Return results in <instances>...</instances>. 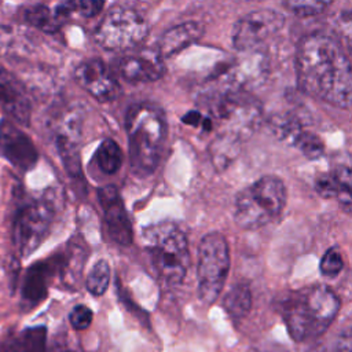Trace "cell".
Here are the masks:
<instances>
[{"label": "cell", "mask_w": 352, "mask_h": 352, "mask_svg": "<svg viewBox=\"0 0 352 352\" xmlns=\"http://www.w3.org/2000/svg\"><path fill=\"white\" fill-rule=\"evenodd\" d=\"M55 270H56L55 257H51L45 261L34 263L25 275L22 297L32 304H37L43 298H45L48 279Z\"/></svg>", "instance_id": "obj_18"}, {"label": "cell", "mask_w": 352, "mask_h": 352, "mask_svg": "<svg viewBox=\"0 0 352 352\" xmlns=\"http://www.w3.org/2000/svg\"><path fill=\"white\" fill-rule=\"evenodd\" d=\"M25 18L30 25L45 33H55L60 28V22L54 16L50 8L43 4L28 7L25 11Z\"/></svg>", "instance_id": "obj_24"}, {"label": "cell", "mask_w": 352, "mask_h": 352, "mask_svg": "<svg viewBox=\"0 0 352 352\" xmlns=\"http://www.w3.org/2000/svg\"><path fill=\"white\" fill-rule=\"evenodd\" d=\"M98 197L103 208L110 238L117 243L129 245L132 242V226L117 188L114 186H104L98 191Z\"/></svg>", "instance_id": "obj_14"}, {"label": "cell", "mask_w": 352, "mask_h": 352, "mask_svg": "<svg viewBox=\"0 0 352 352\" xmlns=\"http://www.w3.org/2000/svg\"><path fill=\"white\" fill-rule=\"evenodd\" d=\"M45 327H33L25 330L15 341L11 352H44Z\"/></svg>", "instance_id": "obj_25"}, {"label": "cell", "mask_w": 352, "mask_h": 352, "mask_svg": "<svg viewBox=\"0 0 352 352\" xmlns=\"http://www.w3.org/2000/svg\"><path fill=\"white\" fill-rule=\"evenodd\" d=\"M283 14L275 10H254L236 21L232 29V44L239 51H248L265 41L282 29Z\"/></svg>", "instance_id": "obj_10"}, {"label": "cell", "mask_w": 352, "mask_h": 352, "mask_svg": "<svg viewBox=\"0 0 352 352\" xmlns=\"http://www.w3.org/2000/svg\"><path fill=\"white\" fill-rule=\"evenodd\" d=\"M87 256L88 253L85 245L82 243V241L77 239L69 241L66 250L62 254L55 256L56 270H59V274L65 283L73 285L76 283V280H78Z\"/></svg>", "instance_id": "obj_19"}, {"label": "cell", "mask_w": 352, "mask_h": 352, "mask_svg": "<svg viewBox=\"0 0 352 352\" xmlns=\"http://www.w3.org/2000/svg\"><path fill=\"white\" fill-rule=\"evenodd\" d=\"M344 267V260L337 249H329L320 261V272L324 276H336L341 272Z\"/></svg>", "instance_id": "obj_30"}, {"label": "cell", "mask_w": 352, "mask_h": 352, "mask_svg": "<svg viewBox=\"0 0 352 352\" xmlns=\"http://www.w3.org/2000/svg\"><path fill=\"white\" fill-rule=\"evenodd\" d=\"M296 147L309 160H316L322 157L324 151V146L322 140L315 133H311L308 131L301 136Z\"/></svg>", "instance_id": "obj_29"}, {"label": "cell", "mask_w": 352, "mask_h": 352, "mask_svg": "<svg viewBox=\"0 0 352 352\" xmlns=\"http://www.w3.org/2000/svg\"><path fill=\"white\" fill-rule=\"evenodd\" d=\"M96 160L102 172L107 175L116 173L122 162V154L116 140L104 139L96 151Z\"/></svg>", "instance_id": "obj_23"}, {"label": "cell", "mask_w": 352, "mask_h": 352, "mask_svg": "<svg viewBox=\"0 0 352 352\" xmlns=\"http://www.w3.org/2000/svg\"><path fill=\"white\" fill-rule=\"evenodd\" d=\"M202 116L199 114V111L197 110H192L190 113H187L184 117H183V122L186 124H190V125H198V124H202Z\"/></svg>", "instance_id": "obj_35"}, {"label": "cell", "mask_w": 352, "mask_h": 352, "mask_svg": "<svg viewBox=\"0 0 352 352\" xmlns=\"http://www.w3.org/2000/svg\"><path fill=\"white\" fill-rule=\"evenodd\" d=\"M148 32L146 18L133 7L113 6L99 22L95 38L106 50L126 51L144 40Z\"/></svg>", "instance_id": "obj_8"}, {"label": "cell", "mask_w": 352, "mask_h": 352, "mask_svg": "<svg viewBox=\"0 0 352 352\" xmlns=\"http://www.w3.org/2000/svg\"><path fill=\"white\" fill-rule=\"evenodd\" d=\"M283 6L298 16H312L320 14L326 7L330 6V1H285Z\"/></svg>", "instance_id": "obj_28"}, {"label": "cell", "mask_w": 352, "mask_h": 352, "mask_svg": "<svg viewBox=\"0 0 352 352\" xmlns=\"http://www.w3.org/2000/svg\"><path fill=\"white\" fill-rule=\"evenodd\" d=\"M0 153L21 170L32 169L38 160L32 139L7 118L0 121Z\"/></svg>", "instance_id": "obj_13"}, {"label": "cell", "mask_w": 352, "mask_h": 352, "mask_svg": "<svg viewBox=\"0 0 352 352\" xmlns=\"http://www.w3.org/2000/svg\"><path fill=\"white\" fill-rule=\"evenodd\" d=\"M204 33V26L195 21L183 22L168 29L158 41V55L169 58L197 41Z\"/></svg>", "instance_id": "obj_17"}, {"label": "cell", "mask_w": 352, "mask_h": 352, "mask_svg": "<svg viewBox=\"0 0 352 352\" xmlns=\"http://www.w3.org/2000/svg\"><path fill=\"white\" fill-rule=\"evenodd\" d=\"M81 111L78 109H67L55 124V144L65 165V169L73 177L81 176L78 146L81 140Z\"/></svg>", "instance_id": "obj_11"}, {"label": "cell", "mask_w": 352, "mask_h": 352, "mask_svg": "<svg viewBox=\"0 0 352 352\" xmlns=\"http://www.w3.org/2000/svg\"><path fill=\"white\" fill-rule=\"evenodd\" d=\"M202 102L209 116L221 126V133L239 140L250 136L260 124L261 106L243 89L221 88L208 94Z\"/></svg>", "instance_id": "obj_5"}, {"label": "cell", "mask_w": 352, "mask_h": 352, "mask_svg": "<svg viewBox=\"0 0 352 352\" xmlns=\"http://www.w3.org/2000/svg\"><path fill=\"white\" fill-rule=\"evenodd\" d=\"M0 104L18 124L29 125L32 104L23 84L0 65Z\"/></svg>", "instance_id": "obj_15"}, {"label": "cell", "mask_w": 352, "mask_h": 352, "mask_svg": "<svg viewBox=\"0 0 352 352\" xmlns=\"http://www.w3.org/2000/svg\"><path fill=\"white\" fill-rule=\"evenodd\" d=\"M165 72L164 60L155 51H139L120 60V73L129 82H151Z\"/></svg>", "instance_id": "obj_16"}, {"label": "cell", "mask_w": 352, "mask_h": 352, "mask_svg": "<svg viewBox=\"0 0 352 352\" xmlns=\"http://www.w3.org/2000/svg\"><path fill=\"white\" fill-rule=\"evenodd\" d=\"M296 76L304 94L341 109L351 107V62L334 36L311 33L298 41Z\"/></svg>", "instance_id": "obj_1"}, {"label": "cell", "mask_w": 352, "mask_h": 352, "mask_svg": "<svg viewBox=\"0 0 352 352\" xmlns=\"http://www.w3.org/2000/svg\"><path fill=\"white\" fill-rule=\"evenodd\" d=\"M76 11H78L82 16H94L102 11L104 3L96 1V0H82V1H74Z\"/></svg>", "instance_id": "obj_34"}, {"label": "cell", "mask_w": 352, "mask_h": 352, "mask_svg": "<svg viewBox=\"0 0 352 352\" xmlns=\"http://www.w3.org/2000/svg\"><path fill=\"white\" fill-rule=\"evenodd\" d=\"M338 309L336 293L324 285H316L289 294L283 302V318L290 336L301 341L308 336L322 334Z\"/></svg>", "instance_id": "obj_3"}, {"label": "cell", "mask_w": 352, "mask_h": 352, "mask_svg": "<svg viewBox=\"0 0 352 352\" xmlns=\"http://www.w3.org/2000/svg\"><path fill=\"white\" fill-rule=\"evenodd\" d=\"M92 311L87 307V305H76L70 315H69V320L70 324L76 329V330H85L89 327V324L92 323Z\"/></svg>", "instance_id": "obj_32"}, {"label": "cell", "mask_w": 352, "mask_h": 352, "mask_svg": "<svg viewBox=\"0 0 352 352\" xmlns=\"http://www.w3.org/2000/svg\"><path fill=\"white\" fill-rule=\"evenodd\" d=\"M315 190L323 198L338 197V184L333 176V173H320L315 179Z\"/></svg>", "instance_id": "obj_31"}, {"label": "cell", "mask_w": 352, "mask_h": 352, "mask_svg": "<svg viewBox=\"0 0 352 352\" xmlns=\"http://www.w3.org/2000/svg\"><path fill=\"white\" fill-rule=\"evenodd\" d=\"M239 144H241L239 139L227 133L219 135L212 142L209 153H210L212 162L217 170L226 169L234 161V158L238 155Z\"/></svg>", "instance_id": "obj_21"}, {"label": "cell", "mask_w": 352, "mask_h": 352, "mask_svg": "<svg viewBox=\"0 0 352 352\" xmlns=\"http://www.w3.org/2000/svg\"><path fill=\"white\" fill-rule=\"evenodd\" d=\"M197 252L198 294L205 304H213L230 271L228 243L220 232H209L201 239Z\"/></svg>", "instance_id": "obj_7"}, {"label": "cell", "mask_w": 352, "mask_h": 352, "mask_svg": "<svg viewBox=\"0 0 352 352\" xmlns=\"http://www.w3.org/2000/svg\"><path fill=\"white\" fill-rule=\"evenodd\" d=\"M129 144V164L139 177L151 175L162 155L166 139L164 111L151 103H136L129 107L125 118Z\"/></svg>", "instance_id": "obj_2"}, {"label": "cell", "mask_w": 352, "mask_h": 352, "mask_svg": "<svg viewBox=\"0 0 352 352\" xmlns=\"http://www.w3.org/2000/svg\"><path fill=\"white\" fill-rule=\"evenodd\" d=\"M74 78L99 102H111L121 94L117 80L100 59H88L80 63L74 72Z\"/></svg>", "instance_id": "obj_12"}, {"label": "cell", "mask_w": 352, "mask_h": 352, "mask_svg": "<svg viewBox=\"0 0 352 352\" xmlns=\"http://www.w3.org/2000/svg\"><path fill=\"white\" fill-rule=\"evenodd\" d=\"M55 214V206L50 198L30 201L21 206L14 220V243L26 257L33 253L47 238Z\"/></svg>", "instance_id": "obj_9"}, {"label": "cell", "mask_w": 352, "mask_h": 352, "mask_svg": "<svg viewBox=\"0 0 352 352\" xmlns=\"http://www.w3.org/2000/svg\"><path fill=\"white\" fill-rule=\"evenodd\" d=\"M224 309L234 319L243 318L252 308V293L248 285H234L223 300Z\"/></svg>", "instance_id": "obj_22"}, {"label": "cell", "mask_w": 352, "mask_h": 352, "mask_svg": "<svg viewBox=\"0 0 352 352\" xmlns=\"http://www.w3.org/2000/svg\"><path fill=\"white\" fill-rule=\"evenodd\" d=\"M143 245L164 282L179 285L187 272L190 253L186 234L172 221L153 224L143 231Z\"/></svg>", "instance_id": "obj_4"}, {"label": "cell", "mask_w": 352, "mask_h": 352, "mask_svg": "<svg viewBox=\"0 0 352 352\" xmlns=\"http://www.w3.org/2000/svg\"><path fill=\"white\" fill-rule=\"evenodd\" d=\"M286 204V187L276 176H263L235 198L234 219L245 230L260 228L280 214Z\"/></svg>", "instance_id": "obj_6"}, {"label": "cell", "mask_w": 352, "mask_h": 352, "mask_svg": "<svg viewBox=\"0 0 352 352\" xmlns=\"http://www.w3.org/2000/svg\"><path fill=\"white\" fill-rule=\"evenodd\" d=\"M51 352H84L78 340L70 337L69 334H62L56 337L52 342Z\"/></svg>", "instance_id": "obj_33"}, {"label": "cell", "mask_w": 352, "mask_h": 352, "mask_svg": "<svg viewBox=\"0 0 352 352\" xmlns=\"http://www.w3.org/2000/svg\"><path fill=\"white\" fill-rule=\"evenodd\" d=\"M270 129L272 131V133L279 139L286 142L290 146H294L298 143V140L301 139V136L307 132L302 128V124L300 122V120L293 116V114H276L272 116L268 121Z\"/></svg>", "instance_id": "obj_20"}, {"label": "cell", "mask_w": 352, "mask_h": 352, "mask_svg": "<svg viewBox=\"0 0 352 352\" xmlns=\"http://www.w3.org/2000/svg\"><path fill=\"white\" fill-rule=\"evenodd\" d=\"M331 173L338 184V197L337 198H338L341 206L344 208V210L349 212V209H351V187H352L351 169L345 165H341L337 169H334Z\"/></svg>", "instance_id": "obj_27"}, {"label": "cell", "mask_w": 352, "mask_h": 352, "mask_svg": "<svg viewBox=\"0 0 352 352\" xmlns=\"http://www.w3.org/2000/svg\"><path fill=\"white\" fill-rule=\"evenodd\" d=\"M110 283V265L106 260H99L91 268L87 278V289L94 296H102Z\"/></svg>", "instance_id": "obj_26"}]
</instances>
